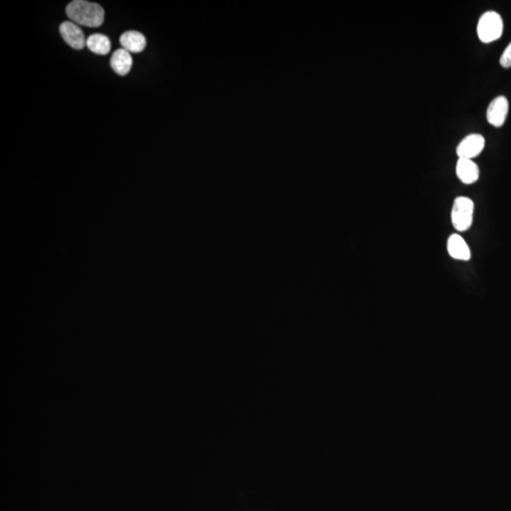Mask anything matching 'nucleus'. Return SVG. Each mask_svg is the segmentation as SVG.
Returning <instances> with one entry per match:
<instances>
[{
    "label": "nucleus",
    "mask_w": 511,
    "mask_h": 511,
    "mask_svg": "<svg viewBox=\"0 0 511 511\" xmlns=\"http://www.w3.org/2000/svg\"><path fill=\"white\" fill-rule=\"evenodd\" d=\"M509 100L505 96H498L490 102L487 110V120L495 127L504 125L509 115Z\"/></svg>",
    "instance_id": "5"
},
{
    "label": "nucleus",
    "mask_w": 511,
    "mask_h": 511,
    "mask_svg": "<svg viewBox=\"0 0 511 511\" xmlns=\"http://www.w3.org/2000/svg\"><path fill=\"white\" fill-rule=\"evenodd\" d=\"M111 68L115 73L120 76H125L131 71L133 66V58L129 51L120 48L113 53L110 60Z\"/></svg>",
    "instance_id": "10"
},
{
    "label": "nucleus",
    "mask_w": 511,
    "mask_h": 511,
    "mask_svg": "<svg viewBox=\"0 0 511 511\" xmlns=\"http://www.w3.org/2000/svg\"><path fill=\"white\" fill-rule=\"evenodd\" d=\"M485 138L483 135L479 134H472L465 138L461 143L458 144L456 148V154L459 158H468L472 160L473 158L478 157L485 148Z\"/></svg>",
    "instance_id": "4"
},
{
    "label": "nucleus",
    "mask_w": 511,
    "mask_h": 511,
    "mask_svg": "<svg viewBox=\"0 0 511 511\" xmlns=\"http://www.w3.org/2000/svg\"><path fill=\"white\" fill-rule=\"evenodd\" d=\"M447 249L453 259L458 261H470L472 254L467 242L458 234H453L447 242Z\"/></svg>",
    "instance_id": "7"
},
{
    "label": "nucleus",
    "mask_w": 511,
    "mask_h": 511,
    "mask_svg": "<svg viewBox=\"0 0 511 511\" xmlns=\"http://www.w3.org/2000/svg\"><path fill=\"white\" fill-rule=\"evenodd\" d=\"M456 175L462 183L467 185L475 183L479 178L478 164L468 158H459L456 164Z\"/></svg>",
    "instance_id": "8"
},
{
    "label": "nucleus",
    "mask_w": 511,
    "mask_h": 511,
    "mask_svg": "<svg viewBox=\"0 0 511 511\" xmlns=\"http://www.w3.org/2000/svg\"><path fill=\"white\" fill-rule=\"evenodd\" d=\"M66 14L76 24L89 28H98L105 20V11L97 3L75 0L66 7Z\"/></svg>",
    "instance_id": "1"
},
{
    "label": "nucleus",
    "mask_w": 511,
    "mask_h": 511,
    "mask_svg": "<svg viewBox=\"0 0 511 511\" xmlns=\"http://www.w3.org/2000/svg\"><path fill=\"white\" fill-rule=\"evenodd\" d=\"M500 63L505 68H511V42L510 45L505 48L504 53H502Z\"/></svg>",
    "instance_id": "12"
},
{
    "label": "nucleus",
    "mask_w": 511,
    "mask_h": 511,
    "mask_svg": "<svg viewBox=\"0 0 511 511\" xmlns=\"http://www.w3.org/2000/svg\"><path fill=\"white\" fill-rule=\"evenodd\" d=\"M120 41L124 50L129 51L130 53H141L146 47L145 36L138 31H126L120 36Z\"/></svg>",
    "instance_id": "9"
},
{
    "label": "nucleus",
    "mask_w": 511,
    "mask_h": 511,
    "mask_svg": "<svg viewBox=\"0 0 511 511\" xmlns=\"http://www.w3.org/2000/svg\"><path fill=\"white\" fill-rule=\"evenodd\" d=\"M503 30L504 23L500 14L493 11L482 14L478 25V34L482 42L495 41L500 38Z\"/></svg>",
    "instance_id": "2"
},
{
    "label": "nucleus",
    "mask_w": 511,
    "mask_h": 511,
    "mask_svg": "<svg viewBox=\"0 0 511 511\" xmlns=\"http://www.w3.org/2000/svg\"><path fill=\"white\" fill-rule=\"evenodd\" d=\"M475 204L472 199L464 197L455 198L452 209V224L459 232H464L470 229L473 221Z\"/></svg>",
    "instance_id": "3"
},
{
    "label": "nucleus",
    "mask_w": 511,
    "mask_h": 511,
    "mask_svg": "<svg viewBox=\"0 0 511 511\" xmlns=\"http://www.w3.org/2000/svg\"><path fill=\"white\" fill-rule=\"evenodd\" d=\"M60 33L63 39L71 48H75V50H83L85 48L86 45L85 34H83L79 26L75 24V23L71 21L62 23L60 26Z\"/></svg>",
    "instance_id": "6"
},
{
    "label": "nucleus",
    "mask_w": 511,
    "mask_h": 511,
    "mask_svg": "<svg viewBox=\"0 0 511 511\" xmlns=\"http://www.w3.org/2000/svg\"><path fill=\"white\" fill-rule=\"evenodd\" d=\"M86 46L92 53L99 56H106L111 50V43L108 37L100 33L92 34L86 40Z\"/></svg>",
    "instance_id": "11"
}]
</instances>
